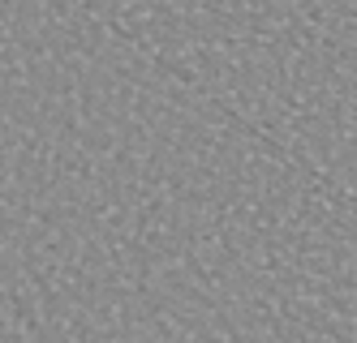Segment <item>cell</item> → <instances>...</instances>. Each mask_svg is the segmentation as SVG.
<instances>
[]
</instances>
